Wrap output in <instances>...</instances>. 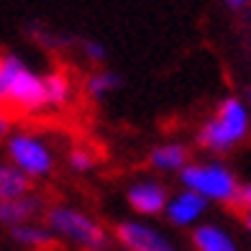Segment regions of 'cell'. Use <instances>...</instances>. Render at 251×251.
<instances>
[{
	"instance_id": "obj_1",
	"label": "cell",
	"mask_w": 251,
	"mask_h": 251,
	"mask_svg": "<svg viewBox=\"0 0 251 251\" xmlns=\"http://www.w3.org/2000/svg\"><path fill=\"white\" fill-rule=\"evenodd\" d=\"M0 105L18 113H41L49 108L44 75H36L13 51H0Z\"/></svg>"
},
{
	"instance_id": "obj_2",
	"label": "cell",
	"mask_w": 251,
	"mask_h": 251,
	"mask_svg": "<svg viewBox=\"0 0 251 251\" xmlns=\"http://www.w3.org/2000/svg\"><path fill=\"white\" fill-rule=\"evenodd\" d=\"M251 133V110L241 98L228 95L223 98L215 113L200 126L198 131V144L205 151L223 154L228 149H233L241 141H246V136Z\"/></svg>"
},
{
	"instance_id": "obj_3",
	"label": "cell",
	"mask_w": 251,
	"mask_h": 251,
	"mask_svg": "<svg viewBox=\"0 0 251 251\" xmlns=\"http://www.w3.org/2000/svg\"><path fill=\"white\" fill-rule=\"evenodd\" d=\"M47 228L62 241L72 244L82 251H108L110 233L100 221L70 205H51L44 213Z\"/></svg>"
},
{
	"instance_id": "obj_4",
	"label": "cell",
	"mask_w": 251,
	"mask_h": 251,
	"mask_svg": "<svg viewBox=\"0 0 251 251\" xmlns=\"http://www.w3.org/2000/svg\"><path fill=\"white\" fill-rule=\"evenodd\" d=\"M179 182L185 190L198 192L208 202L238 205L241 198V182L221 162H190L179 172Z\"/></svg>"
},
{
	"instance_id": "obj_5",
	"label": "cell",
	"mask_w": 251,
	"mask_h": 251,
	"mask_svg": "<svg viewBox=\"0 0 251 251\" xmlns=\"http://www.w3.org/2000/svg\"><path fill=\"white\" fill-rule=\"evenodd\" d=\"M8 159L16 169H21L26 177L31 179H39V177H47L51 175L54 169V154L47 146V141L33 136L28 131H16L8 136Z\"/></svg>"
},
{
	"instance_id": "obj_6",
	"label": "cell",
	"mask_w": 251,
	"mask_h": 251,
	"mask_svg": "<svg viewBox=\"0 0 251 251\" xmlns=\"http://www.w3.org/2000/svg\"><path fill=\"white\" fill-rule=\"evenodd\" d=\"M113 236H116V241L126 251H177V246L159 228L139 218L121 221L116 226V231H113Z\"/></svg>"
},
{
	"instance_id": "obj_7",
	"label": "cell",
	"mask_w": 251,
	"mask_h": 251,
	"mask_svg": "<svg viewBox=\"0 0 251 251\" xmlns=\"http://www.w3.org/2000/svg\"><path fill=\"white\" fill-rule=\"evenodd\" d=\"M131 210L141 218H154V215H164V208L169 202V190L156 179H141L133 182L126 192Z\"/></svg>"
},
{
	"instance_id": "obj_8",
	"label": "cell",
	"mask_w": 251,
	"mask_h": 251,
	"mask_svg": "<svg viewBox=\"0 0 251 251\" xmlns=\"http://www.w3.org/2000/svg\"><path fill=\"white\" fill-rule=\"evenodd\" d=\"M208 205L210 202L202 195L182 187L179 192L169 195V202L164 208V218L177 228H195L202 221V215L208 213Z\"/></svg>"
},
{
	"instance_id": "obj_9",
	"label": "cell",
	"mask_w": 251,
	"mask_h": 251,
	"mask_svg": "<svg viewBox=\"0 0 251 251\" xmlns=\"http://www.w3.org/2000/svg\"><path fill=\"white\" fill-rule=\"evenodd\" d=\"M44 213H47V202H44L39 195H33V192L0 200V223L8 226V228L24 226V223H33Z\"/></svg>"
},
{
	"instance_id": "obj_10",
	"label": "cell",
	"mask_w": 251,
	"mask_h": 251,
	"mask_svg": "<svg viewBox=\"0 0 251 251\" xmlns=\"http://www.w3.org/2000/svg\"><path fill=\"white\" fill-rule=\"evenodd\" d=\"M192 249L195 251H241L236 238L218 223H198L192 228Z\"/></svg>"
},
{
	"instance_id": "obj_11",
	"label": "cell",
	"mask_w": 251,
	"mask_h": 251,
	"mask_svg": "<svg viewBox=\"0 0 251 251\" xmlns=\"http://www.w3.org/2000/svg\"><path fill=\"white\" fill-rule=\"evenodd\" d=\"M190 164V149L185 144L169 141V144H159L149 151V167L156 172H182Z\"/></svg>"
},
{
	"instance_id": "obj_12",
	"label": "cell",
	"mask_w": 251,
	"mask_h": 251,
	"mask_svg": "<svg viewBox=\"0 0 251 251\" xmlns=\"http://www.w3.org/2000/svg\"><path fill=\"white\" fill-rule=\"evenodd\" d=\"M26 192H33V179L26 177L13 164H0V200L18 198Z\"/></svg>"
},
{
	"instance_id": "obj_13",
	"label": "cell",
	"mask_w": 251,
	"mask_h": 251,
	"mask_svg": "<svg viewBox=\"0 0 251 251\" xmlns=\"http://www.w3.org/2000/svg\"><path fill=\"white\" fill-rule=\"evenodd\" d=\"M8 233L16 244L28 246V249H47L56 238L47 226H36V223H24V226H16V228H8Z\"/></svg>"
},
{
	"instance_id": "obj_14",
	"label": "cell",
	"mask_w": 251,
	"mask_h": 251,
	"mask_svg": "<svg viewBox=\"0 0 251 251\" xmlns=\"http://www.w3.org/2000/svg\"><path fill=\"white\" fill-rule=\"evenodd\" d=\"M121 85H123V79H121L118 72L100 70V72H93V75L85 79V93L93 98V100H105L110 93H116Z\"/></svg>"
},
{
	"instance_id": "obj_15",
	"label": "cell",
	"mask_w": 251,
	"mask_h": 251,
	"mask_svg": "<svg viewBox=\"0 0 251 251\" xmlns=\"http://www.w3.org/2000/svg\"><path fill=\"white\" fill-rule=\"evenodd\" d=\"M44 90H47L49 108H62L72 95V82L62 70H54L49 75H44Z\"/></svg>"
},
{
	"instance_id": "obj_16",
	"label": "cell",
	"mask_w": 251,
	"mask_h": 251,
	"mask_svg": "<svg viewBox=\"0 0 251 251\" xmlns=\"http://www.w3.org/2000/svg\"><path fill=\"white\" fill-rule=\"evenodd\" d=\"M70 167L75 169V172H90V169L95 167V156L90 154L87 149H72L70 151Z\"/></svg>"
},
{
	"instance_id": "obj_17",
	"label": "cell",
	"mask_w": 251,
	"mask_h": 251,
	"mask_svg": "<svg viewBox=\"0 0 251 251\" xmlns=\"http://www.w3.org/2000/svg\"><path fill=\"white\" fill-rule=\"evenodd\" d=\"M82 51H85L87 59H90V62H95V64L105 62V47H102L100 41H95V39H87V41H82Z\"/></svg>"
},
{
	"instance_id": "obj_18",
	"label": "cell",
	"mask_w": 251,
	"mask_h": 251,
	"mask_svg": "<svg viewBox=\"0 0 251 251\" xmlns=\"http://www.w3.org/2000/svg\"><path fill=\"white\" fill-rule=\"evenodd\" d=\"M10 131H13V118L5 110H0V139H8Z\"/></svg>"
},
{
	"instance_id": "obj_19",
	"label": "cell",
	"mask_w": 251,
	"mask_h": 251,
	"mask_svg": "<svg viewBox=\"0 0 251 251\" xmlns=\"http://www.w3.org/2000/svg\"><path fill=\"white\" fill-rule=\"evenodd\" d=\"M238 205L244 210H251V182L249 185H241V198H238Z\"/></svg>"
},
{
	"instance_id": "obj_20",
	"label": "cell",
	"mask_w": 251,
	"mask_h": 251,
	"mask_svg": "<svg viewBox=\"0 0 251 251\" xmlns=\"http://www.w3.org/2000/svg\"><path fill=\"white\" fill-rule=\"evenodd\" d=\"M226 5H228V8H244L246 0H226Z\"/></svg>"
},
{
	"instance_id": "obj_21",
	"label": "cell",
	"mask_w": 251,
	"mask_h": 251,
	"mask_svg": "<svg viewBox=\"0 0 251 251\" xmlns=\"http://www.w3.org/2000/svg\"><path fill=\"white\" fill-rule=\"evenodd\" d=\"M244 226H246V231L251 233V210H246V215H244Z\"/></svg>"
},
{
	"instance_id": "obj_22",
	"label": "cell",
	"mask_w": 251,
	"mask_h": 251,
	"mask_svg": "<svg viewBox=\"0 0 251 251\" xmlns=\"http://www.w3.org/2000/svg\"><path fill=\"white\" fill-rule=\"evenodd\" d=\"M249 105H251V90H249Z\"/></svg>"
}]
</instances>
